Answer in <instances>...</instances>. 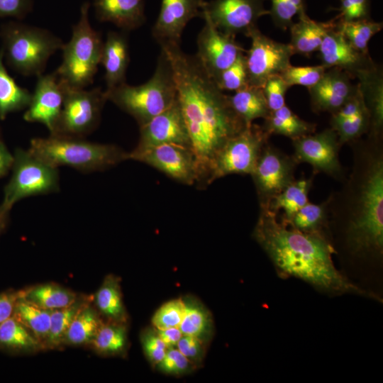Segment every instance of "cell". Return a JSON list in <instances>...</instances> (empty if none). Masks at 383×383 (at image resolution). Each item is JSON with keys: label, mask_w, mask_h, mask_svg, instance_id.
<instances>
[{"label": "cell", "mask_w": 383, "mask_h": 383, "mask_svg": "<svg viewBox=\"0 0 383 383\" xmlns=\"http://www.w3.org/2000/svg\"><path fill=\"white\" fill-rule=\"evenodd\" d=\"M105 93L107 100L133 117L140 126L177 100L172 70L162 52L153 75L145 83L131 86L124 82Z\"/></svg>", "instance_id": "8992f818"}, {"label": "cell", "mask_w": 383, "mask_h": 383, "mask_svg": "<svg viewBox=\"0 0 383 383\" xmlns=\"http://www.w3.org/2000/svg\"><path fill=\"white\" fill-rule=\"evenodd\" d=\"M260 210L253 237L279 272L326 292L377 297L336 269L332 259L335 252L326 234L301 232L279 220L268 207Z\"/></svg>", "instance_id": "3957f363"}, {"label": "cell", "mask_w": 383, "mask_h": 383, "mask_svg": "<svg viewBox=\"0 0 383 383\" xmlns=\"http://www.w3.org/2000/svg\"><path fill=\"white\" fill-rule=\"evenodd\" d=\"M28 150L51 166H67L84 173L105 170L128 160V152L117 145L56 135L32 138Z\"/></svg>", "instance_id": "277c9868"}, {"label": "cell", "mask_w": 383, "mask_h": 383, "mask_svg": "<svg viewBox=\"0 0 383 383\" xmlns=\"http://www.w3.org/2000/svg\"><path fill=\"white\" fill-rule=\"evenodd\" d=\"M143 350L148 359L154 365H158L165 357L167 347L160 339L157 331H146L141 337Z\"/></svg>", "instance_id": "7dc6e473"}, {"label": "cell", "mask_w": 383, "mask_h": 383, "mask_svg": "<svg viewBox=\"0 0 383 383\" xmlns=\"http://www.w3.org/2000/svg\"><path fill=\"white\" fill-rule=\"evenodd\" d=\"M3 54L0 51V119L8 114L28 107L31 93L16 84L3 64Z\"/></svg>", "instance_id": "d6a6232c"}, {"label": "cell", "mask_w": 383, "mask_h": 383, "mask_svg": "<svg viewBox=\"0 0 383 383\" xmlns=\"http://www.w3.org/2000/svg\"><path fill=\"white\" fill-rule=\"evenodd\" d=\"M214 80L222 91H236L247 87L248 83L245 54L241 53Z\"/></svg>", "instance_id": "b9f144b4"}, {"label": "cell", "mask_w": 383, "mask_h": 383, "mask_svg": "<svg viewBox=\"0 0 383 383\" xmlns=\"http://www.w3.org/2000/svg\"><path fill=\"white\" fill-rule=\"evenodd\" d=\"M176 347L190 362L199 360L203 352L201 339L192 335H183Z\"/></svg>", "instance_id": "f907efd6"}, {"label": "cell", "mask_w": 383, "mask_h": 383, "mask_svg": "<svg viewBox=\"0 0 383 383\" xmlns=\"http://www.w3.org/2000/svg\"><path fill=\"white\" fill-rule=\"evenodd\" d=\"M248 37L251 39L250 48L245 55L248 83L262 88L270 77L279 75L291 65L294 53L289 43L269 38L257 27Z\"/></svg>", "instance_id": "7c38bea8"}, {"label": "cell", "mask_w": 383, "mask_h": 383, "mask_svg": "<svg viewBox=\"0 0 383 383\" xmlns=\"http://www.w3.org/2000/svg\"><path fill=\"white\" fill-rule=\"evenodd\" d=\"M331 128L338 135L340 146L356 140L367 134L370 128V116L366 109L353 117L345 120L331 118Z\"/></svg>", "instance_id": "f35d334b"}, {"label": "cell", "mask_w": 383, "mask_h": 383, "mask_svg": "<svg viewBox=\"0 0 383 383\" xmlns=\"http://www.w3.org/2000/svg\"><path fill=\"white\" fill-rule=\"evenodd\" d=\"M95 305L100 313L110 321L124 323L126 312L122 300L118 279L107 276L94 297Z\"/></svg>", "instance_id": "836d02e7"}, {"label": "cell", "mask_w": 383, "mask_h": 383, "mask_svg": "<svg viewBox=\"0 0 383 383\" xmlns=\"http://www.w3.org/2000/svg\"><path fill=\"white\" fill-rule=\"evenodd\" d=\"M313 180L312 177L294 179L275 196L267 207L277 213L282 210V220L288 223L292 216L309 201L308 195L312 187Z\"/></svg>", "instance_id": "f1b7e54d"}, {"label": "cell", "mask_w": 383, "mask_h": 383, "mask_svg": "<svg viewBox=\"0 0 383 383\" xmlns=\"http://www.w3.org/2000/svg\"><path fill=\"white\" fill-rule=\"evenodd\" d=\"M79 296L56 283H45L23 289V297L43 309L55 310L70 306Z\"/></svg>", "instance_id": "1f68e13d"}, {"label": "cell", "mask_w": 383, "mask_h": 383, "mask_svg": "<svg viewBox=\"0 0 383 383\" xmlns=\"http://www.w3.org/2000/svg\"><path fill=\"white\" fill-rule=\"evenodd\" d=\"M357 87L370 116L367 136L383 138V70L376 62L359 72Z\"/></svg>", "instance_id": "7402d4cb"}, {"label": "cell", "mask_w": 383, "mask_h": 383, "mask_svg": "<svg viewBox=\"0 0 383 383\" xmlns=\"http://www.w3.org/2000/svg\"><path fill=\"white\" fill-rule=\"evenodd\" d=\"M130 61L128 43L122 33L110 31L104 42L100 64L104 67L106 91L126 82Z\"/></svg>", "instance_id": "603a6c76"}, {"label": "cell", "mask_w": 383, "mask_h": 383, "mask_svg": "<svg viewBox=\"0 0 383 383\" xmlns=\"http://www.w3.org/2000/svg\"><path fill=\"white\" fill-rule=\"evenodd\" d=\"M174 143L191 147L187 126L177 100L166 110L140 126L135 149Z\"/></svg>", "instance_id": "ac0fdd59"}, {"label": "cell", "mask_w": 383, "mask_h": 383, "mask_svg": "<svg viewBox=\"0 0 383 383\" xmlns=\"http://www.w3.org/2000/svg\"><path fill=\"white\" fill-rule=\"evenodd\" d=\"M10 210L6 209L1 204H0V235L5 230L9 217Z\"/></svg>", "instance_id": "11a10c76"}, {"label": "cell", "mask_w": 383, "mask_h": 383, "mask_svg": "<svg viewBox=\"0 0 383 383\" xmlns=\"http://www.w3.org/2000/svg\"><path fill=\"white\" fill-rule=\"evenodd\" d=\"M89 8V1L82 4L79 21L72 26L70 40L62 46V61L55 70L65 84L76 88L93 83L101 62L104 42L90 24Z\"/></svg>", "instance_id": "52a82bcc"}, {"label": "cell", "mask_w": 383, "mask_h": 383, "mask_svg": "<svg viewBox=\"0 0 383 383\" xmlns=\"http://www.w3.org/2000/svg\"><path fill=\"white\" fill-rule=\"evenodd\" d=\"M89 296L79 295L77 299L68 306L52 310L50 326L45 350L59 349L63 345L66 332L79 311L87 304L91 302Z\"/></svg>", "instance_id": "e575fe53"}, {"label": "cell", "mask_w": 383, "mask_h": 383, "mask_svg": "<svg viewBox=\"0 0 383 383\" xmlns=\"http://www.w3.org/2000/svg\"><path fill=\"white\" fill-rule=\"evenodd\" d=\"M328 199L321 204L309 201L286 223L304 233H324L328 235Z\"/></svg>", "instance_id": "d590c367"}, {"label": "cell", "mask_w": 383, "mask_h": 383, "mask_svg": "<svg viewBox=\"0 0 383 383\" xmlns=\"http://www.w3.org/2000/svg\"><path fill=\"white\" fill-rule=\"evenodd\" d=\"M340 6L336 10L340 14L335 18L342 21L370 18L369 0H340Z\"/></svg>", "instance_id": "bcb514c9"}, {"label": "cell", "mask_w": 383, "mask_h": 383, "mask_svg": "<svg viewBox=\"0 0 383 383\" xmlns=\"http://www.w3.org/2000/svg\"><path fill=\"white\" fill-rule=\"evenodd\" d=\"M298 162L267 143L262 148L250 174L260 207H267L271 201L294 179Z\"/></svg>", "instance_id": "8fae6325"}, {"label": "cell", "mask_w": 383, "mask_h": 383, "mask_svg": "<svg viewBox=\"0 0 383 383\" xmlns=\"http://www.w3.org/2000/svg\"><path fill=\"white\" fill-rule=\"evenodd\" d=\"M318 51L321 65L339 68L353 79L375 63L370 54L356 50L335 26L325 35Z\"/></svg>", "instance_id": "44dd1931"}, {"label": "cell", "mask_w": 383, "mask_h": 383, "mask_svg": "<svg viewBox=\"0 0 383 383\" xmlns=\"http://www.w3.org/2000/svg\"><path fill=\"white\" fill-rule=\"evenodd\" d=\"M326 70L323 65L306 67H294L291 65L279 75L290 87L300 85L309 88L321 79Z\"/></svg>", "instance_id": "7bdbcfd3"}, {"label": "cell", "mask_w": 383, "mask_h": 383, "mask_svg": "<svg viewBox=\"0 0 383 383\" xmlns=\"http://www.w3.org/2000/svg\"><path fill=\"white\" fill-rule=\"evenodd\" d=\"M13 162V155L10 152L0 138V178L11 170Z\"/></svg>", "instance_id": "db71d44e"}, {"label": "cell", "mask_w": 383, "mask_h": 383, "mask_svg": "<svg viewBox=\"0 0 383 383\" xmlns=\"http://www.w3.org/2000/svg\"><path fill=\"white\" fill-rule=\"evenodd\" d=\"M157 333L168 349L176 347L183 335L179 327L157 329Z\"/></svg>", "instance_id": "f5cc1de1"}, {"label": "cell", "mask_w": 383, "mask_h": 383, "mask_svg": "<svg viewBox=\"0 0 383 383\" xmlns=\"http://www.w3.org/2000/svg\"><path fill=\"white\" fill-rule=\"evenodd\" d=\"M265 1L213 0L206 1L204 11L220 31L234 37L237 34L248 37L257 27V21L270 14Z\"/></svg>", "instance_id": "9a60e30c"}, {"label": "cell", "mask_w": 383, "mask_h": 383, "mask_svg": "<svg viewBox=\"0 0 383 383\" xmlns=\"http://www.w3.org/2000/svg\"><path fill=\"white\" fill-rule=\"evenodd\" d=\"M96 18L123 30L141 26L145 21L143 0H93Z\"/></svg>", "instance_id": "cb8c5ba5"}, {"label": "cell", "mask_w": 383, "mask_h": 383, "mask_svg": "<svg viewBox=\"0 0 383 383\" xmlns=\"http://www.w3.org/2000/svg\"><path fill=\"white\" fill-rule=\"evenodd\" d=\"M191 362L177 349L169 348L167 353L157 365L162 372L179 374L185 372L189 367Z\"/></svg>", "instance_id": "c3c4849f"}, {"label": "cell", "mask_w": 383, "mask_h": 383, "mask_svg": "<svg viewBox=\"0 0 383 383\" xmlns=\"http://www.w3.org/2000/svg\"><path fill=\"white\" fill-rule=\"evenodd\" d=\"M106 101L105 91L99 87L88 90L65 84L62 108L50 135L84 138L99 126Z\"/></svg>", "instance_id": "30bf717a"}, {"label": "cell", "mask_w": 383, "mask_h": 383, "mask_svg": "<svg viewBox=\"0 0 383 383\" xmlns=\"http://www.w3.org/2000/svg\"><path fill=\"white\" fill-rule=\"evenodd\" d=\"M269 138L262 126L252 123L229 139L211 162L206 186L228 174L250 175Z\"/></svg>", "instance_id": "9c48e42d"}, {"label": "cell", "mask_w": 383, "mask_h": 383, "mask_svg": "<svg viewBox=\"0 0 383 383\" xmlns=\"http://www.w3.org/2000/svg\"><path fill=\"white\" fill-rule=\"evenodd\" d=\"M33 8V0H0V18L22 20Z\"/></svg>", "instance_id": "681fc988"}, {"label": "cell", "mask_w": 383, "mask_h": 383, "mask_svg": "<svg viewBox=\"0 0 383 383\" xmlns=\"http://www.w3.org/2000/svg\"><path fill=\"white\" fill-rule=\"evenodd\" d=\"M185 309L184 301L179 299L169 301L154 314L152 322L156 329L179 327Z\"/></svg>", "instance_id": "ee69618b"}, {"label": "cell", "mask_w": 383, "mask_h": 383, "mask_svg": "<svg viewBox=\"0 0 383 383\" xmlns=\"http://www.w3.org/2000/svg\"><path fill=\"white\" fill-rule=\"evenodd\" d=\"M335 19V28L341 32L346 40L358 51L370 54L369 42L374 35L382 30V22H376L370 18L351 21Z\"/></svg>", "instance_id": "8d00e7d4"}, {"label": "cell", "mask_w": 383, "mask_h": 383, "mask_svg": "<svg viewBox=\"0 0 383 383\" xmlns=\"http://www.w3.org/2000/svg\"><path fill=\"white\" fill-rule=\"evenodd\" d=\"M184 313L179 328L183 335L195 336L202 340L209 330V314L196 301H184Z\"/></svg>", "instance_id": "ab89813d"}, {"label": "cell", "mask_w": 383, "mask_h": 383, "mask_svg": "<svg viewBox=\"0 0 383 383\" xmlns=\"http://www.w3.org/2000/svg\"><path fill=\"white\" fill-rule=\"evenodd\" d=\"M353 164L341 187L328 199V235L335 231L350 257L380 260L383 255V138L366 136L349 143Z\"/></svg>", "instance_id": "6da1fadb"}, {"label": "cell", "mask_w": 383, "mask_h": 383, "mask_svg": "<svg viewBox=\"0 0 383 383\" xmlns=\"http://www.w3.org/2000/svg\"><path fill=\"white\" fill-rule=\"evenodd\" d=\"M270 16L274 26L286 30L294 23L293 18L306 13L305 0H269Z\"/></svg>", "instance_id": "60d3db41"}, {"label": "cell", "mask_w": 383, "mask_h": 383, "mask_svg": "<svg viewBox=\"0 0 383 383\" xmlns=\"http://www.w3.org/2000/svg\"><path fill=\"white\" fill-rule=\"evenodd\" d=\"M52 311L43 309L21 296L15 304L12 316L38 340L45 350Z\"/></svg>", "instance_id": "4dcf8cb0"}, {"label": "cell", "mask_w": 383, "mask_h": 383, "mask_svg": "<svg viewBox=\"0 0 383 383\" xmlns=\"http://www.w3.org/2000/svg\"><path fill=\"white\" fill-rule=\"evenodd\" d=\"M0 349L13 353L43 350L38 340L13 316L0 324Z\"/></svg>", "instance_id": "83f0119b"}, {"label": "cell", "mask_w": 383, "mask_h": 383, "mask_svg": "<svg viewBox=\"0 0 383 383\" xmlns=\"http://www.w3.org/2000/svg\"><path fill=\"white\" fill-rule=\"evenodd\" d=\"M3 56L7 65L23 76H39L50 57L64 43L47 29L9 21L0 29Z\"/></svg>", "instance_id": "5b68a950"}, {"label": "cell", "mask_w": 383, "mask_h": 383, "mask_svg": "<svg viewBox=\"0 0 383 383\" xmlns=\"http://www.w3.org/2000/svg\"><path fill=\"white\" fill-rule=\"evenodd\" d=\"M290 87L280 75L270 77L262 87L270 111L280 109L285 104V96Z\"/></svg>", "instance_id": "f6af8a7d"}, {"label": "cell", "mask_w": 383, "mask_h": 383, "mask_svg": "<svg viewBox=\"0 0 383 383\" xmlns=\"http://www.w3.org/2000/svg\"><path fill=\"white\" fill-rule=\"evenodd\" d=\"M65 94V83L55 72L38 76L23 119L44 125L52 133L60 114Z\"/></svg>", "instance_id": "e0dca14e"}, {"label": "cell", "mask_w": 383, "mask_h": 383, "mask_svg": "<svg viewBox=\"0 0 383 383\" xmlns=\"http://www.w3.org/2000/svg\"><path fill=\"white\" fill-rule=\"evenodd\" d=\"M172 72L177 98L189 133L197 170L196 185L204 188L212 160L226 143L248 126L232 109L196 55L180 43L160 42Z\"/></svg>", "instance_id": "7a4b0ae2"}, {"label": "cell", "mask_w": 383, "mask_h": 383, "mask_svg": "<svg viewBox=\"0 0 383 383\" xmlns=\"http://www.w3.org/2000/svg\"><path fill=\"white\" fill-rule=\"evenodd\" d=\"M11 170L1 204L8 210L11 211L12 206L23 199L60 190L58 168L35 157L28 150L17 148L15 150Z\"/></svg>", "instance_id": "ba28073f"}, {"label": "cell", "mask_w": 383, "mask_h": 383, "mask_svg": "<svg viewBox=\"0 0 383 383\" xmlns=\"http://www.w3.org/2000/svg\"><path fill=\"white\" fill-rule=\"evenodd\" d=\"M128 160L147 164L169 177L187 185L196 184L198 170L191 147L174 144H161L128 152Z\"/></svg>", "instance_id": "4fadbf2b"}, {"label": "cell", "mask_w": 383, "mask_h": 383, "mask_svg": "<svg viewBox=\"0 0 383 383\" xmlns=\"http://www.w3.org/2000/svg\"><path fill=\"white\" fill-rule=\"evenodd\" d=\"M104 323L91 302L77 314L65 333L63 345H89Z\"/></svg>", "instance_id": "f546056e"}, {"label": "cell", "mask_w": 383, "mask_h": 383, "mask_svg": "<svg viewBox=\"0 0 383 383\" xmlns=\"http://www.w3.org/2000/svg\"><path fill=\"white\" fill-rule=\"evenodd\" d=\"M23 295V289L0 293V324L13 315L15 304Z\"/></svg>", "instance_id": "816d5d0a"}, {"label": "cell", "mask_w": 383, "mask_h": 383, "mask_svg": "<svg viewBox=\"0 0 383 383\" xmlns=\"http://www.w3.org/2000/svg\"><path fill=\"white\" fill-rule=\"evenodd\" d=\"M205 23L197 37V53L200 63L215 79L224 70L231 66L245 50L235 37L220 31L203 11Z\"/></svg>", "instance_id": "2e32d148"}, {"label": "cell", "mask_w": 383, "mask_h": 383, "mask_svg": "<svg viewBox=\"0 0 383 383\" xmlns=\"http://www.w3.org/2000/svg\"><path fill=\"white\" fill-rule=\"evenodd\" d=\"M292 145V155L298 164H309L313 174L323 172L341 182L345 178L338 157L341 146L335 131L331 128L293 140Z\"/></svg>", "instance_id": "5bb4252c"}, {"label": "cell", "mask_w": 383, "mask_h": 383, "mask_svg": "<svg viewBox=\"0 0 383 383\" xmlns=\"http://www.w3.org/2000/svg\"><path fill=\"white\" fill-rule=\"evenodd\" d=\"M335 24V18L326 22H319L310 18L306 13L299 16L298 21L289 28V45L294 55L309 57L318 51L325 35Z\"/></svg>", "instance_id": "d4e9b609"}, {"label": "cell", "mask_w": 383, "mask_h": 383, "mask_svg": "<svg viewBox=\"0 0 383 383\" xmlns=\"http://www.w3.org/2000/svg\"><path fill=\"white\" fill-rule=\"evenodd\" d=\"M205 0H162L160 11L152 30L160 42L180 43L184 28L195 17L202 18Z\"/></svg>", "instance_id": "d6986e66"}, {"label": "cell", "mask_w": 383, "mask_h": 383, "mask_svg": "<svg viewBox=\"0 0 383 383\" xmlns=\"http://www.w3.org/2000/svg\"><path fill=\"white\" fill-rule=\"evenodd\" d=\"M124 323H104L89 346L101 355L122 353L127 344V331Z\"/></svg>", "instance_id": "74e56055"}, {"label": "cell", "mask_w": 383, "mask_h": 383, "mask_svg": "<svg viewBox=\"0 0 383 383\" xmlns=\"http://www.w3.org/2000/svg\"><path fill=\"white\" fill-rule=\"evenodd\" d=\"M352 79L339 68H328L321 79L308 88L312 111L316 113L336 112L357 89Z\"/></svg>", "instance_id": "ffe728a7"}, {"label": "cell", "mask_w": 383, "mask_h": 383, "mask_svg": "<svg viewBox=\"0 0 383 383\" xmlns=\"http://www.w3.org/2000/svg\"><path fill=\"white\" fill-rule=\"evenodd\" d=\"M262 127L270 136L280 135L293 140L313 133L316 125L303 120L285 104L280 109L270 111Z\"/></svg>", "instance_id": "484cf974"}, {"label": "cell", "mask_w": 383, "mask_h": 383, "mask_svg": "<svg viewBox=\"0 0 383 383\" xmlns=\"http://www.w3.org/2000/svg\"><path fill=\"white\" fill-rule=\"evenodd\" d=\"M228 98L232 109L247 126L255 119H264L270 112L261 87L248 85Z\"/></svg>", "instance_id": "4316f807"}]
</instances>
